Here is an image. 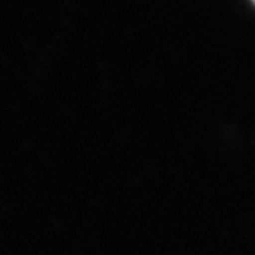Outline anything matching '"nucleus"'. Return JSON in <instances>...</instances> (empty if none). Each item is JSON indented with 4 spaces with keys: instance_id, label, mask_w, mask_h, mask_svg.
Returning <instances> with one entry per match:
<instances>
[{
    "instance_id": "nucleus-1",
    "label": "nucleus",
    "mask_w": 255,
    "mask_h": 255,
    "mask_svg": "<svg viewBox=\"0 0 255 255\" xmlns=\"http://www.w3.org/2000/svg\"><path fill=\"white\" fill-rule=\"evenodd\" d=\"M254 2H255V0H254Z\"/></svg>"
}]
</instances>
